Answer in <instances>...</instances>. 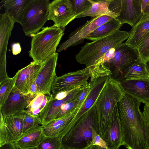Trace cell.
Segmentation results:
<instances>
[{
    "instance_id": "obj_20",
    "label": "cell",
    "mask_w": 149,
    "mask_h": 149,
    "mask_svg": "<svg viewBox=\"0 0 149 149\" xmlns=\"http://www.w3.org/2000/svg\"><path fill=\"white\" fill-rule=\"evenodd\" d=\"M119 82L125 94L141 103L149 102V79L124 80Z\"/></svg>"
},
{
    "instance_id": "obj_26",
    "label": "cell",
    "mask_w": 149,
    "mask_h": 149,
    "mask_svg": "<svg viewBox=\"0 0 149 149\" xmlns=\"http://www.w3.org/2000/svg\"><path fill=\"white\" fill-rule=\"evenodd\" d=\"M123 77V80L149 79L146 63L137 61L124 70Z\"/></svg>"
},
{
    "instance_id": "obj_46",
    "label": "cell",
    "mask_w": 149,
    "mask_h": 149,
    "mask_svg": "<svg viewBox=\"0 0 149 149\" xmlns=\"http://www.w3.org/2000/svg\"><path fill=\"white\" fill-rule=\"evenodd\" d=\"M149 76V60L146 63Z\"/></svg>"
},
{
    "instance_id": "obj_11",
    "label": "cell",
    "mask_w": 149,
    "mask_h": 149,
    "mask_svg": "<svg viewBox=\"0 0 149 149\" xmlns=\"http://www.w3.org/2000/svg\"><path fill=\"white\" fill-rule=\"evenodd\" d=\"M109 77H99L90 81V89L88 94L72 121L60 134L61 137H63L82 116L95 106Z\"/></svg>"
},
{
    "instance_id": "obj_35",
    "label": "cell",
    "mask_w": 149,
    "mask_h": 149,
    "mask_svg": "<svg viewBox=\"0 0 149 149\" xmlns=\"http://www.w3.org/2000/svg\"><path fill=\"white\" fill-rule=\"evenodd\" d=\"M90 89V85L89 82L88 85L83 86L77 93L75 97L77 102L76 107L79 109L88 94Z\"/></svg>"
},
{
    "instance_id": "obj_15",
    "label": "cell",
    "mask_w": 149,
    "mask_h": 149,
    "mask_svg": "<svg viewBox=\"0 0 149 149\" xmlns=\"http://www.w3.org/2000/svg\"><path fill=\"white\" fill-rule=\"evenodd\" d=\"M58 55L56 52L43 64L36 80L40 93L51 95L52 85L57 77L56 69Z\"/></svg>"
},
{
    "instance_id": "obj_6",
    "label": "cell",
    "mask_w": 149,
    "mask_h": 149,
    "mask_svg": "<svg viewBox=\"0 0 149 149\" xmlns=\"http://www.w3.org/2000/svg\"><path fill=\"white\" fill-rule=\"evenodd\" d=\"M48 0H29L26 5L21 24L26 36L32 37L48 20Z\"/></svg>"
},
{
    "instance_id": "obj_40",
    "label": "cell",
    "mask_w": 149,
    "mask_h": 149,
    "mask_svg": "<svg viewBox=\"0 0 149 149\" xmlns=\"http://www.w3.org/2000/svg\"><path fill=\"white\" fill-rule=\"evenodd\" d=\"M39 93L40 91L35 81L30 87L29 94L31 95L34 96Z\"/></svg>"
},
{
    "instance_id": "obj_30",
    "label": "cell",
    "mask_w": 149,
    "mask_h": 149,
    "mask_svg": "<svg viewBox=\"0 0 149 149\" xmlns=\"http://www.w3.org/2000/svg\"><path fill=\"white\" fill-rule=\"evenodd\" d=\"M39 149H62L61 140L58 136L45 135L37 147Z\"/></svg>"
},
{
    "instance_id": "obj_8",
    "label": "cell",
    "mask_w": 149,
    "mask_h": 149,
    "mask_svg": "<svg viewBox=\"0 0 149 149\" xmlns=\"http://www.w3.org/2000/svg\"><path fill=\"white\" fill-rule=\"evenodd\" d=\"M142 0H110L109 9L118 14L116 19L122 25L133 27L143 15Z\"/></svg>"
},
{
    "instance_id": "obj_42",
    "label": "cell",
    "mask_w": 149,
    "mask_h": 149,
    "mask_svg": "<svg viewBox=\"0 0 149 149\" xmlns=\"http://www.w3.org/2000/svg\"><path fill=\"white\" fill-rule=\"evenodd\" d=\"M86 149H115L113 148H107L101 147L96 145H92Z\"/></svg>"
},
{
    "instance_id": "obj_45",
    "label": "cell",
    "mask_w": 149,
    "mask_h": 149,
    "mask_svg": "<svg viewBox=\"0 0 149 149\" xmlns=\"http://www.w3.org/2000/svg\"><path fill=\"white\" fill-rule=\"evenodd\" d=\"M21 149H39L37 147L31 148H24Z\"/></svg>"
},
{
    "instance_id": "obj_9",
    "label": "cell",
    "mask_w": 149,
    "mask_h": 149,
    "mask_svg": "<svg viewBox=\"0 0 149 149\" xmlns=\"http://www.w3.org/2000/svg\"><path fill=\"white\" fill-rule=\"evenodd\" d=\"M114 18H115L107 15L95 17L72 32L68 38L59 46L57 52H60L81 43L88 35L99 26Z\"/></svg>"
},
{
    "instance_id": "obj_22",
    "label": "cell",
    "mask_w": 149,
    "mask_h": 149,
    "mask_svg": "<svg viewBox=\"0 0 149 149\" xmlns=\"http://www.w3.org/2000/svg\"><path fill=\"white\" fill-rule=\"evenodd\" d=\"M129 32V37L125 43L137 49L149 33V15H143L141 19Z\"/></svg>"
},
{
    "instance_id": "obj_18",
    "label": "cell",
    "mask_w": 149,
    "mask_h": 149,
    "mask_svg": "<svg viewBox=\"0 0 149 149\" xmlns=\"http://www.w3.org/2000/svg\"><path fill=\"white\" fill-rule=\"evenodd\" d=\"M100 136L105 141L108 148L118 149L123 145L118 104L115 108L106 130Z\"/></svg>"
},
{
    "instance_id": "obj_13",
    "label": "cell",
    "mask_w": 149,
    "mask_h": 149,
    "mask_svg": "<svg viewBox=\"0 0 149 149\" xmlns=\"http://www.w3.org/2000/svg\"><path fill=\"white\" fill-rule=\"evenodd\" d=\"M90 77L88 69H83L65 74L57 77L52 85V94L70 90L79 86H86L88 85V80Z\"/></svg>"
},
{
    "instance_id": "obj_25",
    "label": "cell",
    "mask_w": 149,
    "mask_h": 149,
    "mask_svg": "<svg viewBox=\"0 0 149 149\" xmlns=\"http://www.w3.org/2000/svg\"><path fill=\"white\" fill-rule=\"evenodd\" d=\"M92 5L90 8L84 13L78 15L76 18L88 16L107 15L116 18L118 14L109 9L110 0H92Z\"/></svg>"
},
{
    "instance_id": "obj_5",
    "label": "cell",
    "mask_w": 149,
    "mask_h": 149,
    "mask_svg": "<svg viewBox=\"0 0 149 149\" xmlns=\"http://www.w3.org/2000/svg\"><path fill=\"white\" fill-rule=\"evenodd\" d=\"M124 95L120 82L110 76L95 105L100 136L106 130L116 105Z\"/></svg>"
},
{
    "instance_id": "obj_24",
    "label": "cell",
    "mask_w": 149,
    "mask_h": 149,
    "mask_svg": "<svg viewBox=\"0 0 149 149\" xmlns=\"http://www.w3.org/2000/svg\"><path fill=\"white\" fill-rule=\"evenodd\" d=\"M29 0H4L1 3L5 12L15 22L21 24L25 6Z\"/></svg>"
},
{
    "instance_id": "obj_39",
    "label": "cell",
    "mask_w": 149,
    "mask_h": 149,
    "mask_svg": "<svg viewBox=\"0 0 149 149\" xmlns=\"http://www.w3.org/2000/svg\"><path fill=\"white\" fill-rule=\"evenodd\" d=\"M11 50L13 55H16L20 53L22 49L19 42L15 43L11 46Z\"/></svg>"
},
{
    "instance_id": "obj_12",
    "label": "cell",
    "mask_w": 149,
    "mask_h": 149,
    "mask_svg": "<svg viewBox=\"0 0 149 149\" xmlns=\"http://www.w3.org/2000/svg\"><path fill=\"white\" fill-rule=\"evenodd\" d=\"M71 0H54L49 6L48 20L64 31L65 27L77 17Z\"/></svg>"
},
{
    "instance_id": "obj_32",
    "label": "cell",
    "mask_w": 149,
    "mask_h": 149,
    "mask_svg": "<svg viewBox=\"0 0 149 149\" xmlns=\"http://www.w3.org/2000/svg\"><path fill=\"white\" fill-rule=\"evenodd\" d=\"M137 49L141 61L146 63L149 60V33Z\"/></svg>"
},
{
    "instance_id": "obj_37",
    "label": "cell",
    "mask_w": 149,
    "mask_h": 149,
    "mask_svg": "<svg viewBox=\"0 0 149 149\" xmlns=\"http://www.w3.org/2000/svg\"><path fill=\"white\" fill-rule=\"evenodd\" d=\"M79 86L70 90L65 91L59 93L54 95L52 94L53 95V98L57 100H62L65 98L73 91L77 88Z\"/></svg>"
},
{
    "instance_id": "obj_29",
    "label": "cell",
    "mask_w": 149,
    "mask_h": 149,
    "mask_svg": "<svg viewBox=\"0 0 149 149\" xmlns=\"http://www.w3.org/2000/svg\"><path fill=\"white\" fill-rule=\"evenodd\" d=\"M18 71L13 77H9L0 84V107L8 98L14 88L18 75Z\"/></svg>"
},
{
    "instance_id": "obj_7",
    "label": "cell",
    "mask_w": 149,
    "mask_h": 149,
    "mask_svg": "<svg viewBox=\"0 0 149 149\" xmlns=\"http://www.w3.org/2000/svg\"><path fill=\"white\" fill-rule=\"evenodd\" d=\"M115 49L114 57L104 65L111 72L110 77L120 82L123 80L124 70L140 59L137 49L125 42L116 47Z\"/></svg>"
},
{
    "instance_id": "obj_14",
    "label": "cell",
    "mask_w": 149,
    "mask_h": 149,
    "mask_svg": "<svg viewBox=\"0 0 149 149\" xmlns=\"http://www.w3.org/2000/svg\"><path fill=\"white\" fill-rule=\"evenodd\" d=\"M15 22L6 13L0 14V84L9 77L6 70V54Z\"/></svg>"
},
{
    "instance_id": "obj_43",
    "label": "cell",
    "mask_w": 149,
    "mask_h": 149,
    "mask_svg": "<svg viewBox=\"0 0 149 149\" xmlns=\"http://www.w3.org/2000/svg\"><path fill=\"white\" fill-rule=\"evenodd\" d=\"M143 15H149V2L143 10Z\"/></svg>"
},
{
    "instance_id": "obj_16",
    "label": "cell",
    "mask_w": 149,
    "mask_h": 149,
    "mask_svg": "<svg viewBox=\"0 0 149 149\" xmlns=\"http://www.w3.org/2000/svg\"><path fill=\"white\" fill-rule=\"evenodd\" d=\"M35 96L23 94L13 88L4 104L0 107V112L3 117L21 114Z\"/></svg>"
},
{
    "instance_id": "obj_36",
    "label": "cell",
    "mask_w": 149,
    "mask_h": 149,
    "mask_svg": "<svg viewBox=\"0 0 149 149\" xmlns=\"http://www.w3.org/2000/svg\"><path fill=\"white\" fill-rule=\"evenodd\" d=\"M93 145H97L101 147L107 148L108 147L106 142L97 133L96 130L95 129H93Z\"/></svg>"
},
{
    "instance_id": "obj_34",
    "label": "cell",
    "mask_w": 149,
    "mask_h": 149,
    "mask_svg": "<svg viewBox=\"0 0 149 149\" xmlns=\"http://www.w3.org/2000/svg\"><path fill=\"white\" fill-rule=\"evenodd\" d=\"M77 102L75 99L63 104L61 107L55 119H57L66 115L72 111L77 107Z\"/></svg>"
},
{
    "instance_id": "obj_4",
    "label": "cell",
    "mask_w": 149,
    "mask_h": 149,
    "mask_svg": "<svg viewBox=\"0 0 149 149\" xmlns=\"http://www.w3.org/2000/svg\"><path fill=\"white\" fill-rule=\"evenodd\" d=\"M64 30L54 25L44 27L32 37L29 55L36 62L43 64L56 53Z\"/></svg>"
},
{
    "instance_id": "obj_27",
    "label": "cell",
    "mask_w": 149,
    "mask_h": 149,
    "mask_svg": "<svg viewBox=\"0 0 149 149\" xmlns=\"http://www.w3.org/2000/svg\"><path fill=\"white\" fill-rule=\"evenodd\" d=\"M122 25L116 19L114 18L100 26L86 39L93 41L104 37L120 29Z\"/></svg>"
},
{
    "instance_id": "obj_23",
    "label": "cell",
    "mask_w": 149,
    "mask_h": 149,
    "mask_svg": "<svg viewBox=\"0 0 149 149\" xmlns=\"http://www.w3.org/2000/svg\"><path fill=\"white\" fill-rule=\"evenodd\" d=\"M79 109V108L76 107L66 115L54 120L44 127L45 135L50 137L58 136L70 123Z\"/></svg>"
},
{
    "instance_id": "obj_28",
    "label": "cell",
    "mask_w": 149,
    "mask_h": 149,
    "mask_svg": "<svg viewBox=\"0 0 149 149\" xmlns=\"http://www.w3.org/2000/svg\"><path fill=\"white\" fill-rule=\"evenodd\" d=\"M50 96L41 93L37 94L31 100L26 109L35 118L38 123V116L46 106Z\"/></svg>"
},
{
    "instance_id": "obj_10",
    "label": "cell",
    "mask_w": 149,
    "mask_h": 149,
    "mask_svg": "<svg viewBox=\"0 0 149 149\" xmlns=\"http://www.w3.org/2000/svg\"><path fill=\"white\" fill-rule=\"evenodd\" d=\"M0 113V147L12 143L24 133V122L21 114L3 117Z\"/></svg>"
},
{
    "instance_id": "obj_33",
    "label": "cell",
    "mask_w": 149,
    "mask_h": 149,
    "mask_svg": "<svg viewBox=\"0 0 149 149\" xmlns=\"http://www.w3.org/2000/svg\"><path fill=\"white\" fill-rule=\"evenodd\" d=\"M22 114L24 122V133L35 126L40 125L35 118L26 110L24 111Z\"/></svg>"
},
{
    "instance_id": "obj_3",
    "label": "cell",
    "mask_w": 149,
    "mask_h": 149,
    "mask_svg": "<svg viewBox=\"0 0 149 149\" xmlns=\"http://www.w3.org/2000/svg\"><path fill=\"white\" fill-rule=\"evenodd\" d=\"M93 129L100 134L95 106L82 116L62 137L63 148L87 149L93 145Z\"/></svg>"
},
{
    "instance_id": "obj_44",
    "label": "cell",
    "mask_w": 149,
    "mask_h": 149,
    "mask_svg": "<svg viewBox=\"0 0 149 149\" xmlns=\"http://www.w3.org/2000/svg\"><path fill=\"white\" fill-rule=\"evenodd\" d=\"M149 2V0H142V9L143 12L145 8Z\"/></svg>"
},
{
    "instance_id": "obj_41",
    "label": "cell",
    "mask_w": 149,
    "mask_h": 149,
    "mask_svg": "<svg viewBox=\"0 0 149 149\" xmlns=\"http://www.w3.org/2000/svg\"><path fill=\"white\" fill-rule=\"evenodd\" d=\"M0 149H17L11 143L5 144L0 147Z\"/></svg>"
},
{
    "instance_id": "obj_47",
    "label": "cell",
    "mask_w": 149,
    "mask_h": 149,
    "mask_svg": "<svg viewBox=\"0 0 149 149\" xmlns=\"http://www.w3.org/2000/svg\"><path fill=\"white\" fill-rule=\"evenodd\" d=\"M62 149H67L63 148Z\"/></svg>"
},
{
    "instance_id": "obj_19",
    "label": "cell",
    "mask_w": 149,
    "mask_h": 149,
    "mask_svg": "<svg viewBox=\"0 0 149 149\" xmlns=\"http://www.w3.org/2000/svg\"><path fill=\"white\" fill-rule=\"evenodd\" d=\"M43 64L33 61L26 66L19 70L13 88L23 94H29L30 87L36 80Z\"/></svg>"
},
{
    "instance_id": "obj_1",
    "label": "cell",
    "mask_w": 149,
    "mask_h": 149,
    "mask_svg": "<svg viewBox=\"0 0 149 149\" xmlns=\"http://www.w3.org/2000/svg\"><path fill=\"white\" fill-rule=\"evenodd\" d=\"M141 103L125 94L118 103L123 145L127 149H149V128Z\"/></svg>"
},
{
    "instance_id": "obj_31",
    "label": "cell",
    "mask_w": 149,
    "mask_h": 149,
    "mask_svg": "<svg viewBox=\"0 0 149 149\" xmlns=\"http://www.w3.org/2000/svg\"><path fill=\"white\" fill-rule=\"evenodd\" d=\"M77 16L88 10L91 7V0H71Z\"/></svg>"
},
{
    "instance_id": "obj_2",
    "label": "cell",
    "mask_w": 149,
    "mask_h": 149,
    "mask_svg": "<svg viewBox=\"0 0 149 149\" xmlns=\"http://www.w3.org/2000/svg\"><path fill=\"white\" fill-rule=\"evenodd\" d=\"M129 32L118 30L108 35L86 43L75 55L76 61L84 65L92 81L98 77L97 66L100 58L109 49L119 45L129 37Z\"/></svg>"
},
{
    "instance_id": "obj_38",
    "label": "cell",
    "mask_w": 149,
    "mask_h": 149,
    "mask_svg": "<svg viewBox=\"0 0 149 149\" xmlns=\"http://www.w3.org/2000/svg\"><path fill=\"white\" fill-rule=\"evenodd\" d=\"M143 114L149 128V102L144 103Z\"/></svg>"
},
{
    "instance_id": "obj_17",
    "label": "cell",
    "mask_w": 149,
    "mask_h": 149,
    "mask_svg": "<svg viewBox=\"0 0 149 149\" xmlns=\"http://www.w3.org/2000/svg\"><path fill=\"white\" fill-rule=\"evenodd\" d=\"M83 86H79L65 98L61 100L55 99L51 94L46 106L38 116V120L39 124L44 127L54 120L62 105L74 100L76 95Z\"/></svg>"
},
{
    "instance_id": "obj_21",
    "label": "cell",
    "mask_w": 149,
    "mask_h": 149,
    "mask_svg": "<svg viewBox=\"0 0 149 149\" xmlns=\"http://www.w3.org/2000/svg\"><path fill=\"white\" fill-rule=\"evenodd\" d=\"M44 127L39 124L35 126L11 144L17 149L37 147L45 136Z\"/></svg>"
}]
</instances>
